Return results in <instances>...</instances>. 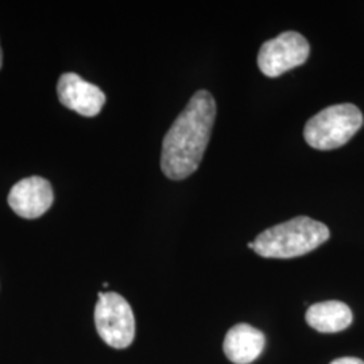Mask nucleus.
<instances>
[{"label": "nucleus", "mask_w": 364, "mask_h": 364, "mask_svg": "<svg viewBox=\"0 0 364 364\" xmlns=\"http://www.w3.org/2000/svg\"><path fill=\"white\" fill-rule=\"evenodd\" d=\"M266 338L259 329L250 324L232 326L223 343L225 356L235 364H250L257 360L264 348Z\"/></svg>", "instance_id": "6e6552de"}, {"label": "nucleus", "mask_w": 364, "mask_h": 364, "mask_svg": "<svg viewBox=\"0 0 364 364\" xmlns=\"http://www.w3.org/2000/svg\"><path fill=\"white\" fill-rule=\"evenodd\" d=\"M95 326L105 344L117 350L130 347L135 338V317L130 304L117 293H99Z\"/></svg>", "instance_id": "20e7f679"}, {"label": "nucleus", "mask_w": 364, "mask_h": 364, "mask_svg": "<svg viewBox=\"0 0 364 364\" xmlns=\"http://www.w3.org/2000/svg\"><path fill=\"white\" fill-rule=\"evenodd\" d=\"M216 119V102L205 90L196 92L174 120L162 142L161 169L174 181L188 178L198 169Z\"/></svg>", "instance_id": "f257e3e1"}, {"label": "nucleus", "mask_w": 364, "mask_h": 364, "mask_svg": "<svg viewBox=\"0 0 364 364\" xmlns=\"http://www.w3.org/2000/svg\"><path fill=\"white\" fill-rule=\"evenodd\" d=\"M61 105L82 117H96L105 103V92L76 73L63 75L57 84Z\"/></svg>", "instance_id": "423d86ee"}, {"label": "nucleus", "mask_w": 364, "mask_h": 364, "mask_svg": "<svg viewBox=\"0 0 364 364\" xmlns=\"http://www.w3.org/2000/svg\"><path fill=\"white\" fill-rule=\"evenodd\" d=\"M362 126L363 115L356 105H331L308 120L304 138L316 150H335L348 144Z\"/></svg>", "instance_id": "7ed1b4c3"}, {"label": "nucleus", "mask_w": 364, "mask_h": 364, "mask_svg": "<svg viewBox=\"0 0 364 364\" xmlns=\"http://www.w3.org/2000/svg\"><path fill=\"white\" fill-rule=\"evenodd\" d=\"M350 306L341 301L331 299L317 302L308 308L305 320L308 326L321 333H336L352 324Z\"/></svg>", "instance_id": "1a4fd4ad"}, {"label": "nucleus", "mask_w": 364, "mask_h": 364, "mask_svg": "<svg viewBox=\"0 0 364 364\" xmlns=\"http://www.w3.org/2000/svg\"><path fill=\"white\" fill-rule=\"evenodd\" d=\"M53 198L50 182L42 177H28L14 185L9 204L21 218L37 219L52 207Z\"/></svg>", "instance_id": "0eeeda50"}, {"label": "nucleus", "mask_w": 364, "mask_h": 364, "mask_svg": "<svg viewBox=\"0 0 364 364\" xmlns=\"http://www.w3.org/2000/svg\"><path fill=\"white\" fill-rule=\"evenodd\" d=\"M329 228L321 221L299 216L260 232L254 240V251L272 259H290L309 254L329 239Z\"/></svg>", "instance_id": "f03ea898"}, {"label": "nucleus", "mask_w": 364, "mask_h": 364, "mask_svg": "<svg viewBox=\"0 0 364 364\" xmlns=\"http://www.w3.org/2000/svg\"><path fill=\"white\" fill-rule=\"evenodd\" d=\"M311 46L297 31H285L266 41L260 46L258 66L267 77H279L289 70L304 65L309 57Z\"/></svg>", "instance_id": "39448f33"}, {"label": "nucleus", "mask_w": 364, "mask_h": 364, "mask_svg": "<svg viewBox=\"0 0 364 364\" xmlns=\"http://www.w3.org/2000/svg\"><path fill=\"white\" fill-rule=\"evenodd\" d=\"M331 364H364V362L358 358H340Z\"/></svg>", "instance_id": "9d476101"}, {"label": "nucleus", "mask_w": 364, "mask_h": 364, "mask_svg": "<svg viewBox=\"0 0 364 364\" xmlns=\"http://www.w3.org/2000/svg\"><path fill=\"white\" fill-rule=\"evenodd\" d=\"M1 60H3V54H1V48H0V68H1Z\"/></svg>", "instance_id": "9b49d317"}]
</instances>
